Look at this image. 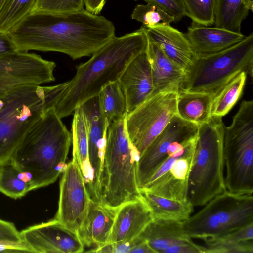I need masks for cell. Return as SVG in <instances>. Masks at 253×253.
<instances>
[{
	"label": "cell",
	"mask_w": 253,
	"mask_h": 253,
	"mask_svg": "<svg viewBox=\"0 0 253 253\" xmlns=\"http://www.w3.org/2000/svg\"><path fill=\"white\" fill-rule=\"evenodd\" d=\"M198 131L197 125L175 115L139 158L136 172L139 190L167 157L170 147L175 143L184 142L196 137Z\"/></svg>",
	"instance_id": "5bb4252c"
},
{
	"label": "cell",
	"mask_w": 253,
	"mask_h": 253,
	"mask_svg": "<svg viewBox=\"0 0 253 253\" xmlns=\"http://www.w3.org/2000/svg\"><path fill=\"white\" fill-rule=\"evenodd\" d=\"M105 2L106 0H84L85 10L95 15L100 13Z\"/></svg>",
	"instance_id": "b9f144b4"
},
{
	"label": "cell",
	"mask_w": 253,
	"mask_h": 253,
	"mask_svg": "<svg viewBox=\"0 0 253 253\" xmlns=\"http://www.w3.org/2000/svg\"><path fill=\"white\" fill-rule=\"evenodd\" d=\"M205 205L182 221L185 233L191 239L203 240L218 236L253 223V194L225 190Z\"/></svg>",
	"instance_id": "9c48e42d"
},
{
	"label": "cell",
	"mask_w": 253,
	"mask_h": 253,
	"mask_svg": "<svg viewBox=\"0 0 253 253\" xmlns=\"http://www.w3.org/2000/svg\"><path fill=\"white\" fill-rule=\"evenodd\" d=\"M250 11H253V0H215L213 25L234 33H242V23Z\"/></svg>",
	"instance_id": "83f0119b"
},
{
	"label": "cell",
	"mask_w": 253,
	"mask_h": 253,
	"mask_svg": "<svg viewBox=\"0 0 253 253\" xmlns=\"http://www.w3.org/2000/svg\"><path fill=\"white\" fill-rule=\"evenodd\" d=\"M86 122L88 137V159L94 176L96 201L101 174L109 124L101 112L99 96L94 97L81 106Z\"/></svg>",
	"instance_id": "2e32d148"
},
{
	"label": "cell",
	"mask_w": 253,
	"mask_h": 253,
	"mask_svg": "<svg viewBox=\"0 0 253 253\" xmlns=\"http://www.w3.org/2000/svg\"><path fill=\"white\" fill-rule=\"evenodd\" d=\"M84 0H36L31 12H72L84 9Z\"/></svg>",
	"instance_id": "e575fe53"
},
{
	"label": "cell",
	"mask_w": 253,
	"mask_h": 253,
	"mask_svg": "<svg viewBox=\"0 0 253 253\" xmlns=\"http://www.w3.org/2000/svg\"><path fill=\"white\" fill-rule=\"evenodd\" d=\"M146 52L153 80L154 90L152 95L169 90H178L184 80L185 73L155 43L149 40Z\"/></svg>",
	"instance_id": "7402d4cb"
},
{
	"label": "cell",
	"mask_w": 253,
	"mask_h": 253,
	"mask_svg": "<svg viewBox=\"0 0 253 253\" xmlns=\"http://www.w3.org/2000/svg\"><path fill=\"white\" fill-rule=\"evenodd\" d=\"M142 0L147 3L156 5L164 10L173 17L174 22H178L186 16V12L182 0Z\"/></svg>",
	"instance_id": "d590c367"
},
{
	"label": "cell",
	"mask_w": 253,
	"mask_h": 253,
	"mask_svg": "<svg viewBox=\"0 0 253 253\" xmlns=\"http://www.w3.org/2000/svg\"><path fill=\"white\" fill-rule=\"evenodd\" d=\"M247 77L245 72H240L213 98L211 116L222 117L230 111L242 94Z\"/></svg>",
	"instance_id": "f546056e"
},
{
	"label": "cell",
	"mask_w": 253,
	"mask_h": 253,
	"mask_svg": "<svg viewBox=\"0 0 253 253\" xmlns=\"http://www.w3.org/2000/svg\"><path fill=\"white\" fill-rule=\"evenodd\" d=\"M125 118L108 126L98 189V202L116 210L140 196L136 179L140 154L129 138Z\"/></svg>",
	"instance_id": "5b68a950"
},
{
	"label": "cell",
	"mask_w": 253,
	"mask_h": 253,
	"mask_svg": "<svg viewBox=\"0 0 253 253\" xmlns=\"http://www.w3.org/2000/svg\"><path fill=\"white\" fill-rule=\"evenodd\" d=\"M8 34L17 51L58 52L74 60L91 56L116 36L111 21L84 9L30 12Z\"/></svg>",
	"instance_id": "6da1fadb"
},
{
	"label": "cell",
	"mask_w": 253,
	"mask_h": 253,
	"mask_svg": "<svg viewBox=\"0 0 253 253\" xmlns=\"http://www.w3.org/2000/svg\"><path fill=\"white\" fill-rule=\"evenodd\" d=\"M17 50L8 33L0 32V57L16 52Z\"/></svg>",
	"instance_id": "ab89813d"
},
{
	"label": "cell",
	"mask_w": 253,
	"mask_h": 253,
	"mask_svg": "<svg viewBox=\"0 0 253 253\" xmlns=\"http://www.w3.org/2000/svg\"><path fill=\"white\" fill-rule=\"evenodd\" d=\"M36 0H5L0 11V32L9 33L31 11Z\"/></svg>",
	"instance_id": "1f68e13d"
},
{
	"label": "cell",
	"mask_w": 253,
	"mask_h": 253,
	"mask_svg": "<svg viewBox=\"0 0 253 253\" xmlns=\"http://www.w3.org/2000/svg\"><path fill=\"white\" fill-rule=\"evenodd\" d=\"M116 211L90 199L85 218L78 232L84 245L97 247L108 242Z\"/></svg>",
	"instance_id": "44dd1931"
},
{
	"label": "cell",
	"mask_w": 253,
	"mask_h": 253,
	"mask_svg": "<svg viewBox=\"0 0 253 253\" xmlns=\"http://www.w3.org/2000/svg\"><path fill=\"white\" fill-rule=\"evenodd\" d=\"M197 58L222 51L243 40L246 36L216 27L192 23L185 34Z\"/></svg>",
	"instance_id": "ffe728a7"
},
{
	"label": "cell",
	"mask_w": 253,
	"mask_h": 253,
	"mask_svg": "<svg viewBox=\"0 0 253 253\" xmlns=\"http://www.w3.org/2000/svg\"><path fill=\"white\" fill-rule=\"evenodd\" d=\"M140 240L141 238L138 236L131 240L109 243L112 253H129L131 249Z\"/></svg>",
	"instance_id": "f35d334b"
},
{
	"label": "cell",
	"mask_w": 253,
	"mask_h": 253,
	"mask_svg": "<svg viewBox=\"0 0 253 253\" xmlns=\"http://www.w3.org/2000/svg\"><path fill=\"white\" fill-rule=\"evenodd\" d=\"M73 114L71 129L73 156L76 158L79 165L90 199L96 201L93 173L88 159V137L85 120L81 107L76 109Z\"/></svg>",
	"instance_id": "cb8c5ba5"
},
{
	"label": "cell",
	"mask_w": 253,
	"mask_h": 253,
	"mask_svg": "<svg viewBox=\"0 0 253 253\" xmlns=\"http://www.w3.org/2000/svg\"><path fill=\"white\" fill-rule=\"evenodd\" d=\"M186 16L193 23L210 26L214 24L215 0H182Z\"/></svg>",
	"instance_id": "d6a6232c"
},
{
	"label": "cell",
	"mask_w": 253,
	"mask_h": 253,
	"mask_svg": "<svg viewBox=\"0 0 253 253\" xmlns=\"http://www.w3.org/2000/svg\"><path fill=\"white\" fill-rule=\"evenodd\" d=\"M222 117L211 116L198 126L189 173L188 199L193 207L205 205L226 189Z\"/></svg>",
	"instance_id": "8992f818"
},
{
	"label": "cell",
	"mask_w": 253,
	"mask_h": 253,
	"mask_svg": "<svg viewBox=\"0 0 253 253\" xmlns=\"http://www.w3.org/2000/svg\"><path fill=\"white\" fill-rule=\"evenodd\" d=\"M63 173L60 182L58 208L54 219L78 233L85 218L90 198L74 156Z\"/></svg>",
	"instance_id": "7c38bea8"
},
{
	"label": "cell",
	"mask_w": 253,
	"mask_h": 253,
	"mask_svg": "<svg viewBox=\"0 0 253 253\" xmlns=\"http://www.w3.org/2000/svg\"><path fill=\"white\" fill-rule=\"evenodd\" d=\"M129 253H155V252L146 241L141 238V240L131 249Z\"/></svg>",
	"instance_id": "7bdbcfd3"
},
{
	"label": "cell",
	"mask_w": 253,
	"mask_h": 253,
	"mask_svg": "<svg viewBox=\"0 0 253 253\" xmlns=\"http://www.w3.org/2000/svg\"><path fill=\"white\" fill-rule=\"evenodd\" d=\"M242 72L253 78V32L226 49L197 58L179 90L207 93L214 98Z\"/></svg>",
	"instance_id": "52a82bcc"
},
{
	"label": "cell",
	"mask_w": 253,
	"mask_h": 253,
	"mask_svg": "<svg viewBox=\"0 0 253 253\" xmlns=\"http://www.w3.org/2000/svg\"><path fill=\"white\" fill-rule=\"evenodd\" d=\"M148 38L143 26L120 37H114L86 62L76 68L55 109L62 119L97 96L108 84L118 81L128 64L146 51Z\"/></svg>",
	"instance_id": "7a4b0ae2"
},
{
	"label": "cell",
	"mask_w": 253,
	"mask_h": 253,
	"mask_svg": "<svg viewBox=\"0 0 253 253\" xmlns=\"http://www.w3.org/2000/svg\"><path fill=\"white\" fill-rule=\"evenodd\" d=\"M67 84H22L0 94V164L10 162L28 129L45 111L55 107Z\"/></svg>",
	"instance_id": "277c9868"
},
{
	"label": "cell",
	"mask_w": 253,
	"mask_h": 253,
	"mask_svg": "<svg viewBox=\"0 0 253 253\" xmlns=\"http://www.w3.org/2000/svg\"><path fill=\"white\" fill-rule=\"evenodd\" d=\"M53 61L27 51L0 57V94L22 84L41 85L55 80Z\"/></svg>",
	"instance_id": "4fadbf2b"
},
{
	"label": "cell",
	"mask_w": 253,
	"mask_h": 253,
	"mask_svg": "<svg viewBox=\"0 0 253 253\" xmlns=\"http://www.w3.org/2000/svg\"><path fill=\"white\" fill-rule=\"evenodd\" d=\"M131 18L141 23L145 27L170 24L174 22L173 17L164 10L149 3L137 5L132 11Z\"/></svg>",
	"instance_id": "836d02e7"
},
{
	"label": "cell",
	"mask_w": 253,
	"mask_h": 253,
	"mask_svg": "<svg viewBox=\"0 0 253 253\" xmlns=\"http://www.w3.org/2000/svg\"><path fill=\"white\" fill-rule=\"evenodd\" d=\"M213 97L207 93L178 90L176 115L198 126L207 122L211 117Z\"/></svg>",
	"instance_id": "484cf974"
},
{
	"label": "cell",
	"mask_w": 253,
	"mask_h": 253,
	"mask_svg": "<svg viewBox=\"0 0 253 253\" xmlns=\"http://www.w3.org/2000/svg\"><path fill=\"white\" fill-rule=\"evenodd\" d=\"M223 158L226 190L253 193V101L244 100L229 126H224Z\"/></svg>",
	"instance_id": "ba28073f"
},
{
	"label": "cell",
	"mask_w": 253,
	"mask_h": 253,
	"mask_svg": "<svg viewBox=\"0 0 253 253\" xmlns=\"http://www.w3.org/2000/svg\"><path fill=\"white\" fill-rule=\"evenodd\" d=\"M0 242L19 244L23 241L15 225L0 218Z\"/></svg>",
	"instance_id": "8d00e7d4"
},
{
	"label": "cell",
	"mask_w": 253,
	"mask_h": 253,
	"mask_svg": "<svg viewBox=\"0 0 253 253\" xmlns=\"http://www.w3.org/2000/svg\"><path fill=\"white\" fill-rule=\"evenodd\" d=\"M196 139L169 154L141 189L166 198L188 200L189 177Z\"/></svg>",
	"instance_id": "8fae6325"
},
{
	"label": "cell",
	"mask_w": 253,
	"mask_h": 253,
	"mask_svg": "<svg viewBox=\"0 0 253 253\" xmlns=\"http://www.w3.org/2000/svg\"><path fill=\"white\" fill-rule=\"evenodd\" d=\"M32 191L31 183L26 174L11 162L0 164V192L14 199L24 197Z\"/></svg>",
	"instance_id": "4dcf8cb0"
},
{
	"label": "cell",
	"mask_w": 253,
	"mask_h": 253,
	"mask_svg": "<svg viewBox=\"0 0 253 253\" xmlns=\"http://www.w3.org/2000/svg\"><path fill=\"white\" fill-rule=\"evenodd\" d=\"M203 240L205 253H253V223Z\"/></svg>",
	"instance_id": "d4e9b609"
},
{
	"label": "cell",
	"mask_w": 253,
	"mask_h": 253,
	"mask_svg": "<svg viewBox=\"0 0 253 253\" xmlns=\"http://www.w3.org/2000/svg\"><path fill=\"white\" fill-rule=\"evenodd\" d=\"M98 96L101 112L109 124L115 120L126 117V100L119 81L106 86Z\"/></svg>",
	"instance_id": "f1b7e54d"
},
{
	"label": "cell",
	"mask_w": 253,
	"mask_h": 253,
	"mask_svg": "<svg viewBox=\"0 0 253 253\" xmlns=\"http://www.w3.org/2000/svg\"><path fill=\"white\" fill-rule=\"evenodd\" d=\"M118 81L125 96L127 114L152 95L153 80L146 51L128 64Z\"/></svg>",
	"instance_id": "e0dca14e"
},
{
	"label": "cell",
	"mask_w": 253,
	"mask_h": 253,
	"mask_svg": "<svg viewBox=\"0 0 253 253\" xmlns=\"http://www.w3.org/2000/svg\"><path fill=\"white\" fill-rule=\"evenodd\" d=\"M178 91L156 93L126 115V130L140 157L176 115Z\"/></svg>",
	"instance_id": "30bf717a"
},
{
	"label": "cell",
	"mask_w": 253,
	"mask_h": 253,
	"mask_svg": "<svg viewBox=\"0 0 253 253\" xmlns=\"http://www.w3.org/2000/svg\"><path fill=\"white\" fill-rule=\"evenodd\" d=\"M23 242L32 253H79L84 245L78 233L55 219L29 226L21 231Z\"/></svg>",
	"instance_id": "9a60e30c"
},
{
	"label": "cell",
	"mask_w": 253,
	"mask_h": 253,
	"mask_svg": "<svg viewBox=\"0 0 253 253\" xmlns=\"http://www.w3.org/2000/svg\"><path fill=\"white\" fill-rule=\"evenodd\" d=\"M145 240L155 253H164L169 247L188 241L182 221L153 219L138 236Z\"/></svg>",
	"instance_id": "603a6c76"
},
{
	"label": "cell",
	"mask_w": 253,
	"mask_h": 253,
	"mask_svg": "<svg viewBox=\"0 0 253 253\" xmlns=\"http://www.w3.org/2000/svg\"><path fill=\"white\" fill-rule=\"evenodd\" d=\"M164 253H205V248L190 239L171 246Z\"/></svg>",
	"instance_id": "74e56055"
},
{
	"label": "cell",
	"mask_w": 253,
	"mask_h": 253,
	"mask_svg": "<svg viewBox=\"0 0 253 253\" xmlns=\"http://www.w3.org/2000/svg\"><path fill=\"white\" fill-rule=\"evenodd\" d=\"M5 0H0V11L2 8V6Z\"/></svg>",
	"instance_id": "ee69618b"
},
{
	"label": "cell",
	"mask_w": 253,
	"mask_h": 253,
	"mask_svg": "<svg viewBox=\"0 0 253 253\" xmlns=\"http://www.w3.org/2000/svg\"><path fill=\"white\" fill-rule=\"evenodd\" d=\"M71 141V133L50 108L28 129L10 162L26 174L32 191L47 186L65 170Z\"/></svg>",
	"instance_id": "3957f363"
},
{
	"label": "cell",
	"mask_w": 253,
	"mask_h": 253,
	"mask_svg": "<svg viewBox=\"0 0 253 253\" xmlns=\"http://www.w3.org/2000/svg\"><path fill=\"white\" fill-rule=\"evenodd\" d=\"M140 196L148 207L154 219L183 221L193 211L189 200L179 201L164 197L143 189L139 190Z\"/></svg>",
	"instance_id": "4316f807"
},
{
	"label": "cell",
	"mask_w": 253,
	"mask_h": 253,
	"mask_svg": "<svg viewBox=\"0 0 253 253\" xmlns=\"http://www.w3.org/2000/svg\"><path fill=\"white\" fill-rule=\"evenodd\" d=\"M153 219L148 207L140 196L124 203L116 210L107 243L133 239Z\"/></svg>",
	"instance_id": "d6986e66"
},
{
	"label": "cell",
	"mask_w": 253,
	"mask_h": 253,
	"mask_svg": "<svg viewBox=\"0 0 253 253\" xmlns=\"http://www.w3.org/2000/svg\"><path fill=\"white\" fill-rule=\"evenodd\" d=\"M144 27L148 39L155 43L186 75L197 57L185 34L170 24Z\"/></svg>",
	"instance_id": "ac0fdd59"
},
{
	"label": "cell",
	"mask_w": 253,
	"mask_h": 253,
	"mask_svg": "<svg viewBox=\"0 0 253 253\" xmlns=\"http://www.w3.org/2000/svg\"><path fill=\"white\" fill-rule=\"evenodd\" d=\"M32 253L23 242L19 244L0 242V253Z\"/></svg>",
	"instance_id": "60d3db41"
}]
</instances>
